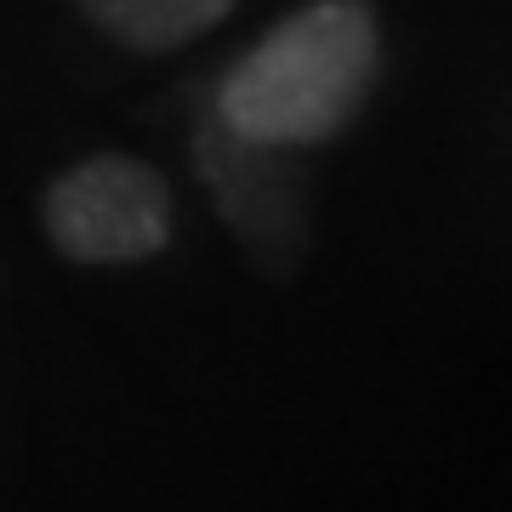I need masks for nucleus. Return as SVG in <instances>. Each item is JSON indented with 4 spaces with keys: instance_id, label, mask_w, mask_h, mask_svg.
<instances>
[{
    "instance_id": "nucleus-1",
    "label": "nucleus",
    "mask_w": 512,
    "mask_h": 512,
    "mask_svg": "<svg viewBox=\"0 0 512 512\" xmlns=\"http://www.w3.org/2000/svg\"><path fill=\"white\" fill-rule=\"evenodd\" d=\"M382 69V35L359 0H313L274 23L217 92V120L268 148H319L353 126Z\"/></svg>"
},
{
    "instance_id": "nucleus-2",
    "label": "nucleus",
    "mask_w": 512,
    "mask_h": 512,
    "mask_svg": "<svg viewBox=\"0 0 512 512\" xmlns=\"http://www.w3.org/2000/svg\"><path fill=\"white\" fill-rule=\"evenodd\" d=\"M40 222L57 256L80 268H131L171 245V188L137 154L74 160L40 200Z\"/></svg>"
},
{
    "instance_id": "nucleus-3",
    "label": "nucleus",
    "mask_w": 512,
    "mask_h": 512,
    "mask_svg": "<svg viewBox=\"0 0 512 512\" xmlns=\"http://www.w3.org/2000/svg\"><path fill=\"white\" fill-rule=\"evenodd\" d=\"M296 148H268L228 131L222 120L200 126L194 160L205 188L217 200L222 222L262 268H296L308 245V205H302V171L291 165Z\"/></svg>"
},
{
    "instance_id": "nucleus-4",
    "label": "nucleus",
    "mask_w": 512,
    "mask_h": 512,
    "mask_svg": "<svg viewBox=\"0 0 512 512\" xmlns=\"http://www.w3.org/2000/svg\"><path fill=\"white\" fill-rule=\"evenodd\" d=\"M92 29L131 52H177L205 29H217L239 0H74Z\"/></svg>"
}]
</instances>
